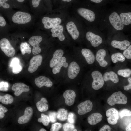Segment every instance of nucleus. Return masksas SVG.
Segmentation results:
<instances>
[{"label":"nucleus","instance_id":"bb28decb","mask_svg":"<svg viewBox=\"0 0 131 131\" xmlns=\"http://www.w3.org/2000/svg\"><path fill=\"white\" fill-rule=\"evenodd\" d=\"M48 101L45 98H42L36 104V106L38 110L41 112H44L47 111L48 108V106L47 103Z\"/></svg>","mask_w":131,"mask_h":131},{"label":"nucleus","instance_id":"a878e982","mask_svg":"<svg viewBox=\"0 0 131 131\" xmlns=\"http://www.w3.org/2000/svg\"><path fill=\"white\" fill-rule=\"evenodd\" d=\"M66 59L64 56H62L58 63L52 68V72L54 74L59 73L60 71L61 68L64 66L66 62Z\"/></svg>","mask_w":131,"mask_h":131},{"label":"nucleus","instance_id":"f704fd0d","mask_svg":"<svg viewBox=\"0 0 131 131\" xmlns=\"http://www.w3.org/2000/svg\"><path fill=\"white\" fill-rule=\"evenodd\" d=\"M41 118L38 119V121L39 122H42L44 125L47 126L49 125L50 122V120L49 116L43 114L41 115Z\"/></svg>","mask_w":131,"mask_h":131},{"label":"nucleus","instance_id":"49530a36","mask_svg":"<svg viewBox=\"0 0 131 131\" xmlns=\"http://www.w3.org/2000/svg\"><path fill=\"white\" fill-rule=\"evenodd\" d=\"M41 0H32V3L33 6L34 8L38 7Z\"/></svg>","mask_w":131,"mask_h":131},{"label":"nucleus","instance_id":"9d476101","mask_svg":"<svg viewBox=\"0 0 131 131\" xmlns=\"http://www.w3.org/2000/svg\"><path fill=\"white\" fill-rule=\"evenodd\" d=\"M93 104L89 100H87L80 103L77 106L78 114L80 115H84L90 112L92 109Z\"/></svg>","mask_w":131,"mask_h":131},{"label":"nucleus","instance_id":"c03bdc74","mask_svg":"<svg viewBox=\"0 0 131 131\" xmlns=\"http://www.w3.org/2000/svg\"><path fill=\"white\" fill-rule=\"evenodd\" d=\"M129 84L128 85L124 87V89L126 91H128L131 89V78L129 77L128 79Z\"/></svg>","mask_w":131,"mask_h":131},{"label":"nucleus","instance_id":"20e7f679","mask_svg":"<svg viewBox=\"0 0 131 131\" xmlns=\"http://www.w3.org/2000/svg\"><path fill=\"white\" fill-rule=\"evenodd\" d=\"M0 47L2 51L8 57H12L15 54V49L7 39L3 38L1 40Z\"/></svg>","mask_w":131,"mask_h":131},{"label":"nucleus","instance_id":"6ab92c4d","mask_svg":"<svg viewBox=\"0 0 131 131\" xmlns=\"http://www.w3.org/2000/svg\"><path fill=\"white\" fill-rule=\"evenodd\" d=\"M63 28L61 25L55 26L51 29V35L53 37H58L59 40L63 41L65 39V36L63 33Z\"/></svg>","mask_w":131,"mask_h":131},{"label":"nucleus","instance_id":"6e6d98bb","mask_svg":"<svg viewBox=\"0 0 131 131\" xmlns=\"http://www.w3.org/2000/svg\"><path fill=\"white\" fill-rule=\"evenodd\" d=\"M39 131H47L44 128H41L39 130Z\"/></svg>","mask_w":131,"mask_h":131},{"label":"nucleus","instance_id":"c85d7f7f","mask_svg":"<svg viewBox=\"0 0 131 131\" xmlns=\"http://www.w3.org/2000/svg\"><path fill=\"white\" fill-rule=\"evenodd\" d=\"M112 62L115 63L118 62H123L125 58L123 55L120 52H117L113 54L111 57Z\"/></svg>","mask_w":131,"mask_h":131},{"label":"nucleus","instance_id":"39448f33","mask_svg":"<svg viewBox=\"0 0 131 131\" xmlns=\"http://www.w3.org/2000/svg\"><path fill=\"white\" fill-rule=\"evenodd\" d=\"M109 20L110 24L116 30H122L124 28V25L117 13L113 12L109 16Z\"/></svg>","mask_w":131,"mask_h":131},{"label":"nucleus","instance_id":"09e8293b","mask_svg":"<svg viewBox=\"0 0 131 131\" xmlns=\"http://www.w3.org/2000/svg\"><path fill=\"white\" fill-rule=\"evenodd\" d=\"M8 111L7 109L2 104H0V112L6 113Z\"/></svg>","mask_w":131,"mask_h":131},{"label":"nucleus","instance_id":"1a4fd4ad","mask_svg":"<svg viewBox=\"0 0 131 131\" xmlns=\"http://www.w3.org/2000/svg\"><path fill=\"white\" fill-rule=\"evenodd\" d=\"M86 37L87 39L94 47L98 46L102 42L103 39L101 36L90 31H88L86 33Z\"/></svg>","mask_w":131,"mask_h":131},{"label":"nucleus","instance_id":"ea45409f","mask_svg":"<svg viewBox=\"0 0 131 131\" xmlns=\"http://www.w3.org/2000/svg\"><path fill=\"white\" fill-rule=\"evenodd\" d=\"M107 120L108 123L111 125L115 124L117 123L118 120L114 116H110L108 117Z\"/></svg>","mask_w":131,"mask_h":131},{"label":"nucleus","instance_id":"7ed1b4c3","mask_svg":"<svg viewBox=\"0 0 131 131\" xmlns=\"http://www.w3.org/2000/svg\"><path fill=\"white\" fill-rule=\"evenodd\" d=\"M31 17L28 13L17 11L15 13L12 17V21L14 23L19 24H25L30 22Z\"/></svg>","mask_w":131,"mask_h":131},{"label":"nucleus","instance_id":"8fccbe9b","mask_svg":"<svg viewBox=\"0 0 131 131\" xmlns=\"http://www.w3.org/2000/svg\"><path fill=\"white\" fill-rule=\"evenodd\" d=\"M131 123H129L128 126L126 127L125 128L126 130V131H131Z\"/></svg>","mask_w":131,"mask_h":131},{"label":"nucleus","instance_id":"9b49d317","mask_svg":"<svg viewBox=\"0 0 131 131\" xmlns=\"http://www.w3.org/2000/svg\"><path fill=\"white\" fill-rule=\"evenodd\" d=\"M77 11L80 15L89 21L93 22L95 19V14L91 10L81 8L78 9Z\"/></svg>","mask_w":131,"mask_h":131},{"label":"nucleus","instance_id":"2eb2a0df","mask_svg":"<svg viewBox=\"0 0 131 131\" xmlns=\"http://www.w3.org/2000/svg\"><path fill=\"white\" fill-rule=\"evenodd\" d=\"M63 96L65 99L66 104L68 106H70L74 103L76 95L74 91L69 89L65 91Z\"/></svg>","mask_w":131,"mask_h":131},{"label":"nucleus","instance_id":"37998d69","mask_svg":"<svg viewBox=\"0 0 131 131\" xmlns=\"http://www.w3.org/2000/svg\"><path fill=\"white\" fill-rule=\"evenodd\" d=\"M74 115L73 113L71 112L69 114L68 120V122L71 123H74Z\"/></svg>","mask_w":131,"mask_h":131},{"label":"nucleus","instance_id":"6e6552de","mask_svg":"<svg viewBox=\"0 0 131 131\" xmlns=\"http://www.w3.org/2000/svg\"><path fill=\"white\" fill-rule=\"evenodd\" d=\"M42 23L45 29H49L59 25L61 23V19L58 17L51 18L47 17L43 18L42 20Z\"/></svg>","mask_w":131,"mask_h":131},{"label":"nucleus","instance_id":"c9c22d12","mask_svg":"<svg viewBox=\"0 0 131 131\" xmlns=\"http://www.w3.org/2000/svg\"><path fill=\"white\" fill-rule=\"evenodd\" d=\"M125 58L127 59H131V45H129L127 48L124 50L123 54Z\"/></svg>","mask_w":131,"mask_h":131},{"label":"nucleus","instance_id":"ddd939ff","mask_svg":"<svg viewBox=\"0 0 131 131\" xmlns=\"http://www.w3.org/2000/svg\"><path fill=\"white\" fill-rule=\"evenodd\" d=\"M12 89L15 92L14 95L16 96L20 95L23 92H28L30 90L28 86L22 83H16L14 84Z\"/></svg>","mask_w":131,"mask_h":131},{"label":"nucleus","instance_id":"de8ad7c7","mask_svg":"<svg viewBox=\"0 0 131 131\" xmlns=\"http://www.w3.org/2000/svg\"><path fill=\"white\" fill-rule=\"evenodd\" d=\"M6 25V22L4 18L3 17H1L0 15V26L4 27Z\"/></svg>","mask_w":131,"mask_h":131},{"label":"nucleus","instance_id":"2f4dec72","mask_svg":"<svg viewBox=\"0 0 131 131\" xmlns=\"http://www.w3.org/2000/svg\"><path fill=\"white\" fill-rule=\"evenodd\" d=\"M20 48L22 55L26 53L30 54L31 52V49L30 45L26 42H22L20 44Z\"/></svg>","mask_w":131,"mask_h":131},{"label":"nucleus","instance_id":"58836bf2","mask_svg":"<svg viewBox=\"0 0 131 131\" xmlns=\"http://www.w3.org/2000/svg\"><path fill=\"white\" fill-rule=\"evenodd\" d=\"M61 124L58 122L52 125L50 130L51 131H58L61 128Z\"/></svg>","mask_w":131,"mask_h":131},{"label":"nucleus","instance_id":"4468645a","mask_svg":"<svg viewBox=\"0 0 131 131\" xmlns=\"http://www.w3.org/2000/svg\"><path fill=\"white\" fill-rule=\"evenodd\" d=\"M36 85L39 88L43 86L50 87L53 85L52 81L48 78L44 76H40L36 78L34 80Z\"/></svg>","mask_w":131,"mask_h":131},{"label":"nucleus","instance_id":"b1692460","mask_svg":"<svg viewBox=\"0 0 131 131\" xmlns=\"http://www.w3.org/2000/svg\"><path fill=\"white\" fill-rule=\"evenodd\" d=\"M103 118L102 115L99 113H95L89 116L87 118L89 123L91 125H95L100 122Z\"/></svg>","mask_w":131,"mask_h":131},{"label":"nucleus","instance_id":"603ef678","mask_svg":"<svg viewBox=\"0 0 131 131\" xmlns=\"http://www.w3.org/2000/svg\"><path fill=\"white\" fill-rule=\"evenodd\" d=\"M5 116V114L4 113L0 112V119L3 118Z\"/></svg>","mask_w":131,"mask_h":131},{"label":"nucleus","instance_id":"f03ea898","mask_svg":"<svg viewBox=\"0 0 131 131\" xmlns=\"http://www.w3.org/2000/svg\"><path fill=\"white\" fill-rule=\"evenodd\" d=\"M93 78L92 86L93 89L96 90L99 89L102 87L104 83V81L102 73L99 71L95 70L91 73Z\"/></svg>","mask_w":131,"mask_h":131},{"label":"nucleus","instance_id":"cd10ccee","mask_svg":"<svg viewBox=\"0 0 131 131\" xmlns=\"http://www.w3.org/2000/svg\"><path fill=\"white\" fill-rule=\"evenodd\" d=\"M119 16L123 24L126 25H128L131 23V13H122Z\"/></svg>","mask_w":131,"mask_h":131},{"label":"nucleus","instance_id":"79ce46f5","mask_svg":"<svg viewBox=\"0 0 131 131\" xmlns=\"http://www.w3.org/2000/svg\"><path fill=\"white\" fill-rule=\"evenodd\" d=\"M8 0H0V7L2 6L5 8H8L10 7L9 4L5 3V2Z\"/></svg>","mask_w":131,"mask_h":131},{"label":"nucleus","instance_id":"393cba45","mask_svg":"<svg viewBox=\"0 0 131 131\" xmlns=\"http://www.w3.org/2000/svg\"><path fill=\"white\" fill-rule=\"evenodd\" d=\"M103 77L104 81H107L111 80L113 83H116L119 81V79L117 74L113 71L105 72Z\"/></svg>","mask_w":131,"mask_h":131},{"label":"nucleus","instance_id":"dca6fc26","mask_svg":"<svg viewBox=\"0 0 131 131\" xmlns=\"http://www.w3.org/2000/svg\"><path fill=\"white\" fill-rule=\"evenodd\" d=\"M106 54V50L102 49L98 50L96 54V60L100 66L102 67H106L108 65V63L105 59Z\"/></svg>","mask_w":131,"mask_h":131},{"label":"nucleus","instance_id":"5701e85b","mask_svg":"<svg viewBox=\"0 0 131 131\" xmlns=\"http://www.w3.org/2000/svg\"><path fill=\"white\" fill-rule=\"evenodd\" d=\"M130 42L127 40L120 41L114 40L111 42V44L113 47L119 49L121 50H124L130 45Z\"/></svg>","mask_w":131,"mask_h":131},{"label":"nucleus","instance_id":"e433bc0d","mask_svg":"<svg viewBox=\"0 0 131 131\" xmlns=\"http://www.w3.org/2000/svg\"><path fill=\"white\" fill-rule=\"evenodd\" d=\"M119 115L121 118L124 116H130L131 115V111L128 109H124L120 111Z\"/></svg>","mask_w":131,"mask_h":131},{"label":"nucleus","instance_id":"412c9836","mask_svg":"<svg viewBox=\"0 0 131 131\" xmlns=\"http://www.w3.org/2000/svg\"><path fill=\"white\" fill-rule=\"evenodd\" d=\"M10 66L12 69V72L15 74L19 73L23 69L19 59L16 57H14L11 59Z\"/></svg>","mask_w":131,"mask_h":131},{"label":"nucleus","instance_id":"3c124183","mask_svg":"<svg viewBox=\"0 0 131 131\" xmlns=\"http://www.w3.org/2000/svg\"><path fill=\"white\" fill-rule=\"evenodd\" d=\"M91 1L95 3H99L101 2L103 0H90Z\"/></svg>","mask_w":131,"mask_h":131},{"label":"nucleus","instance_id":"a18cd8bd","mask_svg":"<svg viewBox=\"0 0 131 131\" xmlns=\"http://www.w3.org/2000/svg\"><path fill=\"white\" fill-rule=\"evenodd\" d=\"M111 131V128L110 127L107 125H105L101 128L99 131Z\"/></svg>","mask_w":131,"mask_h":131},{"label":"nucleus","instance_id":"f257e3e1","mask_svg":"<svg viewBox=\"0 0 131 131\" xmlns=\"http://www.w3.org/2000/svg\"><path fill=\"white\" fill-rule=\"evenodd\" d=\"M127 101V97L121 91L113 93L109 97L107 100V103L111 106L116 104H125Z\"/></svg>","mask_w":131,"mask_h":131},{"label":"nucleus","instance_id":"4d7b16f0","mask_svg":"<svg viewBox=\"0 0 131 131\" xmlns=\"http://www.w3.org/2000/svg\"><path fill=\"white\" fill-rule=\"evenodd\" d=\"M18 1L19 2H22L24 1L25 0H16Z\"/></svg>","mask_w":131,"mask_h":131},{"label":"nucleus","instance_id":"13d9d810","mask_svg":"<svg viewBox=\"0 0 131 131\" xmlns=\"http://www.w3.org/2000/svg\"><path fill=\"white\" fill-rule=\"evenodd\" d=\"M77 131V130L76 129H74L73 130V131Z\"/></svg>","mask_w":131,"mask_h":131},{"label":"nucleus","instance_id":"aec40b11","mask_svg":"<svg viewBox=\"0 0 131 131\" xmlns=\"http://www.w3.org/2000/svg\"><path fill=\"white\" fill-rule=\"evenodd\" d=\"M81 53L88 64L90 65L94 63L95 57L90 50L87 48H83L81 50Z\"/></svg>","mask_w":131,"mask_h":131},{"label":"nucleus","instance_id":"0eeeda50","mask_svg":"<svg viewBox=\"0 0 131 131\" xmlns=\"http://www.w3.org/2000/svg\"><path fill=\"white\" fill-rule=\"evenodd\" d=\"M42 38L40 36H33L31 37L28 41L29 44L33 46L32 53L34 55L39 54L41 51L39 43L42 41Z\"/></svg>","mask_w":131,"mask_h":131},{"label":"nucleus","instance_id":"f3484780","mask_svg":"<svg viewBox=\"0 0 131 131\" xmlns=\"http://www.w3.org/2000/svg\"><path fill=\"white\" fill-rule=\"evenodd\" d=\"M66 28L68 32L73 39L75 40L78 38L79 32L73 22L71 21L68 23L66 25Z\"/></svg>","mask_w":131,"mask_h":131},{"label":"nucleus","instance_id":"4be33fe9","mask_svg":"<svg viewBox=\"0 0 131 131\" xmlns=\"http://www.w3.org/2000/svg\"><path fill=\"white\" fill-rule=\"evenodd\" d=\"M64 53L63 51L61 49H57L54 52L50 62L49 66L51 68H52L58 63Z\"/></svg>","mask_w":131,"mask_h":131},{"label":"nucleus","instance_id":"72a5a7b5","mask_svg":"<svg viewBox=\"0 0 131 131\" xmlns=\"http://www.w3.org/2000/svg\"><path fill=\"white\" fill-rule=\"evenodd\" d=\"M106 116L108 117L110 116H115L118 120L119 119V113L118 111L115 108H112L107 110L106 113Z\"/></svg>","mask_w":131,"mask_h":131},{"label":"nucleus","instance_id":"c756f323","mask_svg":"<svg viewBox=\"0 0 131 131\" xmlns=\"http://www.w3.org/2000/svg\"><path fill=\"white\" fill-rule=\"evenodd\" d=\"M13 101V98L10 94H7L4 96L0 95V102H1L3 104L6 105L10 104Z\"/></svg>","mask_w":131,"mask_h":131},{"label":"nucleus","instance_id":"4c0bfd02","mask_svg":"<svg viewBox=\"0 0 131 131\" xmlns=\"http://www.w3.org/2000/svg\"><path fill=\"white\" fill-rule=\"evenodd\" d=\"M63 128L65 131H73L74 129V126L72 123H66L63 125Z\"/></svg>","mask_w":131,"mask_h":131},{"label":"nucleus","instance_id":"a211bd4d","mask_svg":"<svg viewBox=\"0 0 131 131\" xmlns=\"http://www.w3.org/2000/svg\"><path fill=\"white\" fill-rule=\"evenodd\" d=\"M33 110L31 107L26 108L25 109L24 115L19 117L18 122L20 124H24L28 123L30 119L33 115Z\"/></svg>","mask_w":131,"mask_h":131},{"label":"nucleus","instance_id":"a19ab883","mask_svg":"<svg viewBox=\"0 0 131 131\" xmlns=\"http://www.w3.org/2000/svg\"><path fill=\"white\" fill-rule=\"evenodd\" d=\"M49 117L50 121L52 123L56 122V120L57 113L55 112H51L49 114Z\"/></svg>","mask_w":131,"mask_h":131},{"label":"nucleus","instance_id":"864d4df0","mask_svg":"<svg viewBox=\"0 0 131 131\" xmlns=\"http://www.w3.org/2000/svg\"><path fill=\"white\" fill-rule=\"evenodd\" d=\"M68 66V64L67 62H66L65 64L64 67L65 68H67V67Z\"/></svg>","mask_w":131,"mask_h":131},{"label":"nucleus","instance_id":"423d86ee","mask_svg":"<svg viewBox=\"0 0 131 131\" xmlns=\"http://www.w3.org/2000/svg\"><path fill=\"white\" fill-rule=\"evenodd\" d=\"M43 57L41 55H38L33 57L31 59L28 71L30 73H33L36 71L41 65Z\"/></svg>","mask_w":131,"mask_h":131},{"label":"nucleus","instance_id":"5fc2aeb1","mask_svg":"<svg viewBox=\"0 0 131 131\" xmlns=\"http://www.w3.org/2000/svg\"><path fill=\"white\" fill-rule=\"evenodd\" d=\"M72 0H62L64 2H70Z\"/></svg>","mask_w":131,"mask_h":131},{"label":"nucleus","instance_id":"f8f14e48","mask_svg":"<svg viewBox=\"0 0 131 131\" xmlns=\"http://www.w3.org/2000/svg\"><path fill=\"white\" fill-rule=\"evenodd\" d=\"M80 68L79 65L76 62L70 63L68 69V75L69 78L73 79L75 78L79 74Z\"/></svg>","mask_w":131,"mask_h":131},{"label":"nucleus","instance_id":"473e14b6","mask_svg":"<svg viewBox=\"0 0 131 131\" xmlns=\"http://www.w3.org/2000/svg\"><path fill=\"white\" fill-rule=\"evenodd\" d=\"M118 74L125 78L129 77L131 74V70L129 68L121 69L117 71Z\"/></svg>","mask_w":131,"mask_h":131},{"label":"nucleus","instance_id":"7c9ffc66","mask_svg":"<svg viewBox=\"0 0 131 131\" xmlns=\"http://www.w3.org/2000/svg\"><path fill=\"white\" fill-rule=\"evenodd\" d=\"M67 110L64 108H61L57 113V118L61 121H65L67 118Z\"/></svg>","mask_w":131,"mask_h":131}]
</instances>
